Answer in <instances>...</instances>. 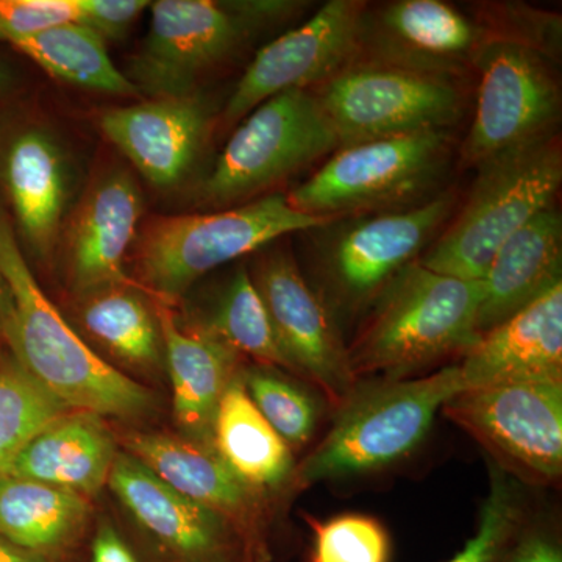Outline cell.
<instances>
[{
	"label": "cell",
	"instance_id": "28",
	"mask_svg": "<svg viewBox=\"0 0 562 562\" xmlns=\"http://www.w3.org/2000/svg\"><path fill=\"white\" fill-rule=\"evenodd\" d=\"M11 46L66 83L121 98L140 95L111 61L105 41L79 22L55 25Z\"/></svg>",
	"mask_w": 562,
	"mask_h": 562
},
{
	"label": "cell",
	"instance_id": "23",
	"mask_svg": "<svg viewBox=\"0 0 562 562\" xmlns=\"http://www.w3.org/2000/svg\"><path fill=\"white\" fill-rule=\"evenodd\" d=\"M562 220L557 205L541 211L492 258L482 280L476 316L480 335L519 313L561 283Z\"/></svg>",
	"mask_w": 562,
	"mask_h": 562
},
{
	"label": "cell",
	"instance_id": "21",
	"mask_svg": "<svg viewBox=\"0 0 562 562\" xmlns=\"http://www.w3.org/2000/svg\"><path fill=\"white\" fill-rule=\"evenodd\" d=\"M458 368L464 390L512 380H562V283L480 336Z\"/></svg>",
	"mask_w": 562,
	"mask_h": 562
},
{
	"label": "cell",
	"instance_id": "16",
	"mask_svg": "<svg viewBox=\"0 0 562 562\" xmlns=\"http://www.w3.org/2000/svg\"><path fill=\"white\" fill-rule=\"evenodd\" d=\"M124 446L125 453L161 482L224 517L241 542L246 562H272L260 492L243 483L214 449L158 432H131L125 436Z\"/></svg>",
	"mask_w": 562,
	"mask_h": 562
},
{
	"label": "cell",
	"instance_id": "18",
	"mask_svg": "<svg viewBox=\"0 0 562 562\" xmlns=\"http://www.w3.org/2000/svg\"><path fill=\"white\" fill-rule=\"evenodd\" d=\"M143 211V191L124 169L101 173L88 188L60 238L69 284L77 297L114 286L146 292L125 272V258L138 236Z\"/></svg>",
	"mask_w": 562,
	"mask_h": 562
},
{
	"label": "cell",
	"instance_id": "1",
	"mask_svg": "<svg viewBox=\"0 0 562 562\" xmlns=\"http://www.w3.org/2000/svg\"><path fill=\"white\" fill-rule=\"evenodd\" d=\"M0 272L13 297L2 339L33 379L72 412L138 419L155 409L151 391L99 357L41 290L0 206Z\"/></svg>",
	"mask_w": 562,
	"mask_h": 562
},
{
	"label": "cell",
	"instance_id": "7",
	"mask_svg": "<svg viewBox=\"0 0 562 562\" xmlns=\"http://www.w3.org/2000/svg\"><path fill=\"white\" fill-rule=\"evenodd\" d=\"M294 2L158 0L149 33L133 57L127 79L150 99L195 92L206 70L233 57L261 25L286 18Z\"/></svg>",
	"mask_w": 562,
	"mask_h": 562
},
{
	"label": "cell",
	"instance_id": "12",
	"mask_svg": "<svg viewBox=\"0 0 562 562\" xmlns=\"http://www.w3.org/2000/svg\"><path fill=\"white\" fill-rule=\"evenodd\" d=\"M442 412L503 468L535 483L562 473V380H512L453 395Z\"/></svg>",
	"mask_w": 562,
	"mask_h": 562
},
{
	"label": "cell",
	"instance_id": "29",
	"mask_svg": "<svg viewBox=\"0 0 562 562\" xmlns=\"http://www.w3.org/2000/svg\"><path fill=\"white\" fill-rule=\"evenodd\" d=\"M192 328L209 333L260 366L297 373L281 349L271 317L246 266L232 273L209 314Z\"/></svg>",
	"mask_w": 562,
	"mask_h": 562
},
{
	"label": "cell",
	"instance_id": "11",
	"mask_svg": "<svg viewBox=\"0 0 562 562\" xmlns=\"http://www.w3.org/2000/svg\"><path fill=\"white\" fill-rule=\"evenodd\" d=\"M479 94L461 147L465 166L552 138L560 121L561 90L547 58L512 41L490 40L475 65Z\"/></svg>",
	"mask_w": 562,
	"mask_h": 562
},
{
	"label": "cell",
	"instance_id": "14",
	"mask_svg": "<svg viewBox=\"0 0 562 562\" xmlns=\"http://www.w3.org/2000/svg\"><path fill=\"white\" fill-rule=\"evenodd\" d=\"M281 349L299 375L312 380L341 408L353 391L347 347L321 295L286 250L262 255L250 272Z\"/></svg>",
	"mask_w": 562,
	"mask_h": 562
},
{
	"label": "cell",
	"instance_id": "8",
	"mask_svg": "<svg viewBox=\"0 0 562 562\" xmlns=\"http://www.w3.org/2000/svg\"><path fill=\"white\" fill-rule=\"evenodd\" d=\"M338 149L314 92H280L244 117L203 180L201 198L217 206L247 201Z\"/></svg>",
	"mask_w": 562,
	"mask_h": 562
},
{
	"label": "cell",
	"instance_id": "34",
	"mask_svg": "<svg viewBox=\"0 0 562 562\" xmlns=\"http://www.w3.org/2000/svg\"><path fill=\"white\" fill-rule=\"evenodd\" d=\"M76 21V0H0V41L10 44Z\"/></svg>",
	"mask_w": 562,
	"mask_h": 562
},
{
	"label": "cell",
	"instance_id": "13",
	"mask_svg": "<svg viewBox=\"0 0 562 562\" xmlns=\"http://www.w3.org/2000/svg\"><path fill=\"white\" fill-rule=\"evenodd\" d=\"M360 0H330L301 27L258 52L224 109L227 124L243 120L280 92L310 90L350 65L360 49Z\"/></svg>",
	"mask_w": 562,
	"mask_h": 562
},
{
	"label": "cell",
	"instance_id": "24",
	"mask_svg": "<svg viewBox=\"0 0 562 562\" xmlns=\"http://www.w3.org/2000/svg\"><path fill=\"white\" fill-rule=\"evenodd\" d=\"M116 442L98 414L69 412L36 436L9 475L90 497L109 484Z\"/></svg>",
	"mask_w": 562,
	"mask_h": 562
},
{
	"label": "cell",
	"instance_id": "20",
	"mask_svg": "<svg viewBox=\"0 0 562 562\" xmlns=\"http://www.w3.org/2000/svg\"><path fill=\"white\" fill-rule=\"evenodd\" d=\"M209 102L198 92L149 99L103 113L101 127L154 187L169 190L194 168L209 135Z\"/></svg>",
	"mask_w": 562,
	"mask_h": 562
},
{
	"label": "cell",
	"instance_id": "6",
	"mask_svg": "<svg viewBox=\"0 0 562 562\" xmlns=\"http://www.w3.org/2000/svg\"><path fill=\"white\" fill-rule=\"evenodd\" d=\"M449 132H425L339 147L286 195L292 209L322 220L408 209L427 201L450 160Z\"/></svg>",
	"mask_w": 562,
	"mask_h": 562
},
{
	"label": "cell",
	"instance_id": "19",
	"mask_svg": "<svg viewBox=\"0 0 562 562\" xmlns=\"http://www.w3.org/2000/svg\"><path fill=\"white\" fill-rule=\"evenodd\" d=\"M0 187L21 238L40 260L60 246L70 177L65 151L35 122H0Z\"/></svg>",
	"mask_w": 562,
	"mask_h": 562
},
{
	"label": "cell",
	"instance_id": "2",
	"mask_svg": "<svg viewBox=\"0 0 562 562\" xmlns=\"http://www.w3.org/2000/svg\"><path fill=\"white\" fill-rule=\"evenodd\" d=\"M482 297V281L412 262L372 302L368 324L347 347L351 375L383 372L401 380L449 355H464L482 336L476 330Z\"/></svg>",
	"mask_w": 562,
	"mask_h": 562
},
{
	"label": "cell",
	"instance_id": "30",
	"mask_svg": "<svg viewBox=\"0 0 562 562\" xmlns=\"http://www.w3.org/2000/svg\"><path fill=\"white\" fill-rule=\"evenodd\" d=\"M69 412L13 355L0 357V479L44 428Z\"/></svg>",
	"mask_w": 562,
	"mask_h": 562
},
{
	"label": "cell",
	"instance_id": "9",
	"mask_svg": "<svg viewBox=\"0 0 562 562\" xmlns=\"http://www.w3.org/2000/svg\"><path fill=\"white\" fill-rule=\"evenodd\" d=\"M339 147L425 132H449L464 95L454 80L382 63H350L314 92Z\"/></svg>",
	"mask_w": 562,
	"mask_h": 562
},
{
	"label": "cell",
	"instance_id": "27",
	"mask_svg": "<svg viewBox=\"0 0 562 562\" xmlns=\"http://www.w3.org/2000/svg\"><path fill=\"white\" fill-rule=\"evenodd\" d=\"M146 292L114 286L81 295L77 303L83 330L111 357L144 372L165 364V344L155 306Z\"/></svg>",
	"mask_w": 562,
	"mask_h": 562
},
{
	"label": "cell",
	"instance_id": "33",
	"mask_svg": "<svg viewBox=\"0 0 562 562\" xmlns=\"http://www.w3.org/2000/svg\"><path fill=\"white\" fill-rule=\"evenodd\" d=\"M491 475L490 494L483 503L475 535L446 562H501L519 532L520 516L513 487L498 469H492Z\"/></svg>",
	"mask_w": 562,
	"mask_h": 562
},
{
	"label": "cell",
	"instance_id": "25",
	"mask_svg": "<svg viewBox=\"0 0 562 562\" xmlns=\"http://www.w3.org/2000/svg\"><path fill=\"white\" fill-rule=\"evenodd\" d=\"M90 502L50 484L0 479V536L43 557L79 562L90 525Z\"/></svg>",
	"mask_w": 562,
	"mask_h": 562
},
{
	"label": "cell",
	"instance_id": "17",
	"mask_svg": "<svg viewBox=\"0 0 562 562\" xmlns=\"http://www.w3.org/2000/svg\"><path fill=\"white\" fill-rule=\"evenodd\" d=\"M490 40L482 22L442 0H395L366 9L360 47L368 44L373 63L454 80Z\"/></svg>",
	"mask_w": 562,
	"mask_h": 562
},
{
	"label": "cell",
	"instance_id": "10",
	"mask_svg": "<svg viewBox=\"0 0 562 562\" xmlns=\"http://www.w3.org/2000/svg\"><path fill=\"white\" fill-rule=\"evenodd\" d=\"M453 192L408 209L358 214L314 228L328 286L351 310L372 303L398 272L419 260L457 209Z\"/></svg>",
	"mask_w": 562,
	"mask_h": 562
},
{
	"label": "cell",
	"instance_id": "39",
	"mask_svg": "<svg viewBox=\"0 0 562 562\" xmlns=\"http://www.w3.org/2000/svg\"><path fill=\"white\" fill-rule=\"evenodd\" d=\"M11 313H13V297H11L9 284L0 272V338L9 324Z\"/></svg>",
	"mask_w": 562,
	"mask_h": 562
},
{
	"label": "cell",
	"instance_id": "32",
	"mask_svg": "<svg viewBox=\"0 0 562 562\" xmlns=\"http://www.w3.org/2000/svg\"><path fill=\"white\" fill-rule=\"evenodd\" d=\"M313 530L308 562H391L392 543L386 528L373 517L342 514L319 522Z\"/></svg>",
	"mask_w": 562,
	"mask_h": 562
},
{
	"label": "cell",
	"instance_id": "40",
	"mask_svg": "<svg viewBox=\"0 0 562 562\" xmlns=\"http://www.w3.org/2000/svg\"><path fill=\"white\" fill-rule=\"evenodd\" d=\"M14 85H16V77H14L13 70L7 63L0 60V99L9 94Z\"/></svg>",
	"mask_w": 562,
	"mask_h": 562
},
{
	"label": "cell",
	"instance_id": "5",
	"mask_svg": "<svg viewBox=\"0 0 562 562\" xmlns=\"http://www.w3.org/2000/svg\"><path fill=\"white\" fill-rule=\"evenodd\" d=\"M461 391L458 364L351 391L331 430L299 468L297 483L361 475L408 457L427 438L436 414Z\"/></svg>",
	"mask_w": 562,
	"mask_h": 562
},
{
	"label": "cell",
	"instance_id": "22",
	"mask_svg": "<svg viewBox=\"0 0 562 562\" xmlns=\"http://www.w3.org/2000/svg\"><path fill=\"white\" fill-rule=\"evenodd\" d=\"M154 306L177 425L188 441L213 449L214 417L222 395L239 371V355L209 333L181 327L168 303L154 299Z\"/></svg>",
	"mask_w": 562,
	"mask_h": 562
},
{
	"label": "cell",
	"instance_id": "26",
	"mask_svg": "<svg viewBox=\"0 0 562 562\" xmlns=\"http://www.w3.org/2000/svg\"><path fill=\"white\" fill-rule=\"evenodd\" d=\"M213 449L243 483L260 494L279 490L294 473L291 447L250 401L239 371L217 406Z\"/></svg>",
	"mask_w": 562,
	"mask_h": 562
},
{
	"label": "cell",
	"instance_id": "3",
	"mask_svg": "<svg viewBox=\"0 0 562 562\" xmlns=\"http://www.w3.org/2000/svg\"><path fill=\"white\" fill-rule=\"evenodd\" d=\"M561 181L557 136L483 162L468 201L417 261L442 276L482 281L506 239L554 205Z\"/></svg>",
	"mask_w": 562,
	"mask_h": 562
},
{
	"label": "cell",
	"instance_id": "4",
	"mask_svg": "<svg viewBox=\"0 0 562 562\" xmlns=\"http://www.w3.org/2000/svg\"><path fill=\"white\" fill-rule=\"evenodd\" d=\"M328 222L292 209L283 194L216 213L158 217L136 236L138 283L147 295L169 305L214 269Z\"/></svg>",
	"mask_w": 562,
	"mask_h": 562
},
{
	"label": "cell",
	"instance_id": "15",
	"mask_svg": "<svg viewBox=\"0 0 562 562\" xmlns=\"http://www.w3.org/2000/svg\"><path fill=\"white\" fill-rule=\"evenodd\" d=\"M109 486L161 562H246L224 517L172 490L131 454L117 452Z\"/></svg>",
	"mask_w": 562,
	"mask_h": 562
},
{
	"label": "cell",
	"instance_id": "31",
	"mask_svg": "<svg viewBox=\"0 0 562 562\" xmlns=\"http://www.w3.org/2000/svg\"><path fill=\"white\" fill-rule=\"evenodd\" d=\"M239 376L250 401L288 446L302 447L313 438L317 405L308 392L266 366L239 371Z\"/></svg>",
	"mask_w": 562,
	"mask_h": 562
},
{
	"label": "cell",
	"instance_id": "35",
	"mask_svg": "<svg viewBox=\"0 0 562 562\" xmlns=\"http://www.w3.org/2000/svg\"><path fill=\"white\" fill-rule=\"evenodd\" d=\"M77 21L98 33L103 41L127 35L140 13L150 7L146 0H76Z\"/></svg>",
	"mask_w": 562,
	"mask_h": 562
},
{
	"label": "cell",
	"instance_id": "38",
	"mask_svg": "<svg viewBox=\"0 0 562 562\" xmlns=\"http://www.w3.org/2000/svg\"><path fill=\"white\" fill-rule=\"evenodd\" d=\"M0 562H60L50 560L31 550L22 549L16 543L10 542L9 539L0 536Z\"/></svg>",
	"mask_w": 562,
	"mask_h": 562
},
{
	"label": "cell",
	"instance_id": "37",
	"mask_svg": "<svg viewBox=\"0 0 562 562\" xmlns=\"http://www.w3.org/2000/svg\"><path fill=\"white\" fill-rule=\"evenodd\" d=\"M501 562H562V547L547 531L517 532Z\"/></svg>",
	"mask_w": 562,
	"mask_h": 562
},
{
	"label": "cell",
	"instance_id": "36",
	"mask_svg": "<svg viewBox=\"0 0 562 562\" xmlns=\"http://www.w3.org/2000/svg\"><path fill=\"white\" fill-rule=\"evenodd\" d=\"M88 562H161L146 543L132 541L110 520H101L92 531Z\"/></svg>",
	"mask_w": 562,
	"mask_h": 562
}]
</instances>
